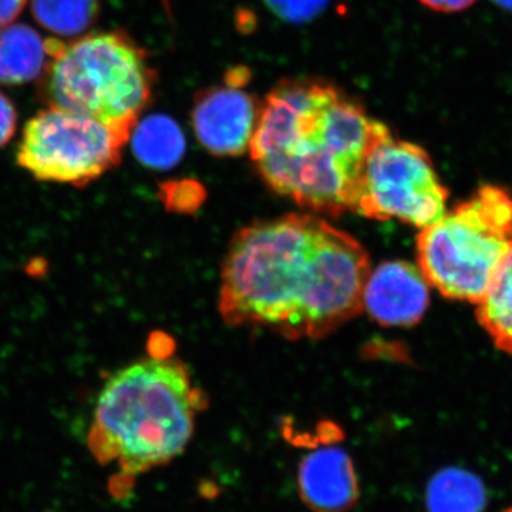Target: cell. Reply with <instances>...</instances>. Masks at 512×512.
<instances>
[{
	"label": "cell",
	"mask_w": 512,
	"mask_h": 512,
	"mask_svg": "<svg viewBox=\"0 0 512 512\" xmlns=\"http://www.w3.org/2000/svg\"><path fill=\"white\" fill-rule=\"evenodd\" d=\"M484 503L483 485L477 477L458 468L441 471L427 491L431 512H481Z\"/></svg>",
	"instance_id": "5bb4252c"
},
{
	"label": "cell",
	"mask_w": 512,
	"mask_h": 512,
	"mask_svg": "<svg viewBox=\"0 0 512 512\" xmlns=\"http://www.w3.org/2000/svg\"><path fill=\"white\" fill-rule=\"evenodd\" d=\"M47 40L28 25L0 29V84L19 86L42 77L47 63Z\"/></svg>",
	"instance_id": "8fae6325"
},
{
	"label": "cell",
	"mask_w": 512,
	"mask_h": 512,
	"mask_svg": "<svg viewBox=\"0 0 512 512\" xmlns=\"http://www.w3.org/2000/svg\"><path fill=\"white\" fill-rule=\"evenodd\" d=\"M133 134L137 157L150 167L168 168L183 157L184 134L170 117H148L140 124L137 123Z\"/></svg>",
	"instance_id": "4fadbf2b"
},
{
	"label": "cell",
	"mask_w": 512,
	"mask_h": 512,
	"mask_svg": "<svg viewBox=\"0 0 512 512\" xmlns=\"http://www.w3.org/2000/svg\"><path fill=\"white\" fill-rule=\"evenodd\" d=\"M28 0H0V29L12 25Z\"/></svg>",
	"instance_id": "d6986e66"
},
{
	"label": "cell",
	"mask_w": 512,
	"mask_h": 512,
	"mask_svg": "<svg viewBox=\"0 0 512 512\" xmlns=\"http://www.w3.org/2000/svg\"><path fill=\"white\" fill-rule=\"evenodd\" d=\"M303 501L316 512H346L355 505L359 487L345 450L323 447L303 458L298 471Z\"/></svg>",
	"instance_id": "30bf717a"
},
{
	"label": "cell",
	"mask_w": 512,
	"mask_h": 512,
	"mask_svg": "<svg viewBox=\"0 0 512 512\" xmlns=\"http://www.w3.org/2000/svg\"><path fill=\"white\" fill-rule=\"evenodd\" d=\"M447 200L448 190L429 153L389 134L367 156L355 212L423 229L447 211Z\"/></svg>",
	"instance_id": "52a82bcc"
},
{
	"label": "cell",
	"mask_w": 512,
	"mask_h": 512,
	"mask_svg": "<svg viewBox=\"0 0 512 512\" xmlns=\"http://www.w3.org/2000/svg\"><path fill=\"white\" fill-rule=\"evenodd\" d=\"M366 249L312 214L259 221L238 231L222 264L220 313L289 340L330 335L363 309Z\"/></svg>",
	"instance_id": "6da1fadb"
},
{
	"label": "cell",
	"mask_w": 512,
	"mask_h": 512,
	"mask_svg": "<svg viewBox=\"0 0 512 512\" xmlns=\"http://www.w3.org/2000/svg\"><path fill=\"white\" fill-rule=\"evenodd\" d=\"M389 134L335 84L292 79L266 94L249 151L272 190L338 217L355 211L367 156Z\"/></svg>",
	"instance_id": "7a4b0ae2"
},
{
	"label": "cell",
	"mask_w": 512,
	"mask_h": 512,
	"mask_svg": "<svg viewBox=\"0 0 512 512\" xmlns=\"http://www.w3.org/2000/svg\"><path fill=\"white\" fill-rule=\"evenodd\" d=\"M100 0H32V15L47 32L80 37L99 18Z\"/></svg>",
	"instance_id": "9a60e30c"
},
{
	"label": "cell",
	"mask_w": 512,
	"mask_h": 512,
	"mask_svg": "<svg viewBox=\"0 0 512 512\" xmlns=\"http://www.w3.org/2000/svg\"><path fill=\"white\" fill-rule=\"evenodd\" d=\"M18 127V111L6 94L0 93V148L15 136Z\"/></svg>",
	"instance_id": "e0dca14e"
},
{
	"label": "cell",
	"mask_w": 512,
	"mask_h": 512,
	"mask_svg": "<svg viewBox=\"0 0 512 512\" xmlns=\"http://www.w3.org/2000/svg\"><path fill=\"white\" fill-rule=\"evenodd\" d=\"M40 100L133 133L153 99L157 74L150 57L126 32L89 33L70 42L50 37Z\"/></svg>",
	"instance_id": "277c9868"
},
{
	"label": "cell",
	"mask_w": 512,
	"mask_h": 512,
	"mask_svg": "<svg viewBox=\"0 0 512 512\" xmlns=\"http://www.w3.org/2000/svg\"><path fill=\"white\" fill-rule=\"evenodd\" d=\"M131 134L84 114L46 107L26 124L16 160L40 183L83 188L120 164Z\"/></svg>",
	"instance_id": "8992f818"
},
{
	"label": "cell",
	"mask_w": 512,
	"mask_h": 512,
	"mask_svg": "<svg viewBox=\"0 0 512 512\" xmlns=\"http://www.w3.org/2000/svg\"><path fill=\"white\" fill-rule=\"evenodd\" d=\"M476 306L478 325L495 348L512 356V248Z\"/></svg>",
	"instance_id": "7c38bea8"
},
{
	"label": "cell",
	"mask_w": 512,
	"mask_h": 512,
	"mask_svg": "<svg viewBox=\"0 0 512 512\" xmlns=\"http://www.w3.org/2000/svg\"><path fill=\"white\" fill-rule=\"evenodd\" d=\"M424 8L437 13H460L473 8L478 0H419Z\"/></svg>",
	"instance_id": "ac0fdd59"
},
{
	"label": "cell",
	"mask_w": 512,
	"mask_h": 512,
	"mask_svg": "<svg viewBox=\"0 0 512 512\" xmlns=\"http://www.w3.org/2000/svg\"><path fill=\"white\" fill-rule=\"evenodd\" d=\"M204 407L183 363L158 356L124 367L104 384L87 433L90 454L114 477L131 478L165 466L192 439Z\"/></svg>",
	"instance_id": "3957f363"
},
{
	"label": "cell",
	"mask_w": 512,
	"mask_h": 512,
	"mask_svg": "<svg viewBox=\"0 0 512 512\" xmlns=\"http://www.w3.org/2000/svg\"><path fill=\"white\" fill-rule=\"evenodd\" d=\"M505 512H512V507H511V508H508V510H507V511H505Z\"/></svg>",
	"instance_id": "44dd1931"
},
{
	"label": "cell",
	"mask_w": 512,
	"mask_h": 512,
	"mask_svg": "<svg viewBox=\"0 0 512 512\" xmlns=\"http://www.w3.org/2000/svg\"><path fill=\"white\" fill-rule=\"evenodd\" d=\"M429 305L430 285L419 266L389 261L370 271L363 291V308L380 325H416Z\"/></svg>",
	"instance_id": "9c48e42d"
},
{
	"label": "cell",
	"mask_w": 512,
	"mask_h": 512,
	"mask_svg": "<svg viewBox=\"0 0 512 512\" xmlns=\"http://www.w3.org/2000/svg\"><path fill=\"white\" fill-rule=\"evenodd\" d=\"M498 5L503 6V8L512 10V0H494Z\"/></svg>",
	"instance_id": "ffe728a7"
},
{
	"label": "cell",
	"mask_w": 512,
	"mask_h": 512,
	"mask_svg": "<svg viewBox=\"0 0 512 512\" xmlns=\"http://www.w3.org/2000/svg\"><path fill=\"white\" fill-rule=\"evenodd\" d=\"M512 248V194L483 185L417 237V266L444 298L476 305Z\"/></svg>",
	"instance_id": "5b68a950"
},
{
	"label": "cell",
	"mask_w": 512,
	"mask_h": 512,
	"mask_svg": "<svg viewBox=\"0 0 512 512\" xmlns=\"http://www.w3.org/2000/svg\"><path fill=\"white\" fill-rule=\"evenodd\" d=\"M247 80L248 70H231L224 84L195 97L192 128L201 146L214 156H239L251 144L261 103L245 90Z\"/></svg>",
	"instance_id": "ba28073f"
},
{
	"label": "cell",
	"mask_w": 512,
	"mask_h": 512,
	"mask_svg": "<svg viewBox=\"0 0 512 512\" xmlns=\"http://www.w3.org/2000/svg\"><path fill=\"white\" fill-rule=\"evenodd\" d=\"M276 13L289 20L311 18L318 12L326 0H266Z\"/></svg>",
	"instance_id": "2e32d148"
}]
</instances>
